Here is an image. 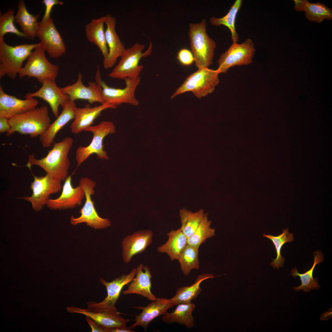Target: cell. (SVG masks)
<instances>
[{
  "mask_svg": "<svg viewBox=\"0 0 332 332\" xmlns=\"http://www.w3.org/2000/svg\"><path fill=\"white\" fill-rule=\"evenodd\" d=\"M73 143L71 137H66L55 143L46 156L39 159H36L33 153L29 155L26 166L30 169L33 165L38 166L53 178L65 181L68 176L70 162L68 156Z\"/></svg>",
  "mask_w": 332,
  "mask_h": 332,
  "instance_id": "6da1fadb",
  "label": "cell"
},
{
  "mask_svg": "<svg viewBox=\"0 0 332 332\" xmlns=\"http://www.w3.org/2000/svg\"><path fill=\"white\" fill-rule=\"evenodd\" d=\"M9 121L11 128L6 132L7 136L18 132L21 134H28L32 138L42 135L51 123L48 109L45 105L14 116Z\"/></svg>",
  "mask_w": 332,
  "mask_h": 332,
  "instance_id": "7a4b0ae2",
  "label": "cell"
},
{
  "mask_svg": "<svg viewBox=\"0 0 332 332\" xmlns=\"http://www.w3.org/2000/svg\"><path fill=\"white\" fill-rule=\"evenodd\" d=\"M206 28L204 19L200 23L189 24L191 47L196 65L198 69L208 68L212 63L216 46L215 41L207 34Z\"/></svg>",
  "mask_w": 332,
  "mask_h": 332,
  "instance_id": "3957f363",
  "label": "cell"
},
{
  "mask_svg": "<svg viewBox=\"0 0 332 332\" xmlns=\"http://www.w3.org/2000/svg\"><path fill=\"white\" fill-rule=\"evenodd\" d=\"M40 44H24L12 46L6 44L4 39H0V78L6 75L15 79L23 62Z\"/></svg>",
  "mask_w": 332,
  "mask_h": 332,
  "instance_id": "277c9868",
  "label": "cell"
},
{
  "mask_svg": "<svg viewBox=\"0 0 332 332\" xmlns=\"http://www.w3.org/2000/svg\"><path fill=\"white\" fill-rule=\"evenodd\" d=\"M145 46L143 44L136 42L132 47L126 49L109 76L113 78L124 80L139 77L143 68V65H139L140 61L142 57L149 56L152 52L151 43L148 49L144 53Z\"/></svg>",
  "mask_w": 332,
  "mask_h": 332,
  "instance_id": "5b68a950",
  "label": "cell"
},
{
  "mask_svg": "<svg viewBox=\"0 0 332 332\" xmlns=\"http://www.w3.org/2000/svg\"><path fill=\"white\" fill-rule=\"evenodd\" d=\"M219 72L208 68L199 69L189 75L178 88L171 98L186 92L191 91L199 98L212 93L219 83Z\"/></svg>",
  "mask_w": 332,
  "mask_h": 332,
  "instance_id": "8992f818",
  "label": "cell"
},
{
  "mask_svg": "<svg viewBox=\"0 0 332 332\" xmlns=\"http://www.w3.org/2000/svg\"><path fill=\"white\" fill-rule=\"evenodd\" d=\"M79 184L83 189L85 202L79 211L80 216L77 218L72 216L70 223L76 225L85 223L87 226L95 229H103L109 227L111 224L110 221L98 215L95 209L94 201L92 199L91 196L95 192L96 182L88 177H83L80 179Z\"/></svg>",
  "mask_w": 332,
  "mask_h": 332,
  "instance_id": "52a82bcc",
  "label": "cell"
},
{
  "mask_svg": "<svg viewBox=\"0 0 332 332\" xmlns=\"http://www.w3.org/2000/svg\"><path fill=\"white\" fill-rule=\"evenodd\" d=\"M45 51L41 43L31 52L26 63L18 73L21 79L25 76L28 78L34 77L42 84L47 79L55 80L58 75L59 67L48 61L45 55Z\"/></svg>",
  "mask_w": 332,
  "mask_h": 332,
  "instance_id": "ba28073f",
  "label": "cell"
},
{
  "mask_svg": "<svg viewBox=\"0 0 332 332\" xmlns=\"http://www.w3.org/2000/svg\"><path fill=\"white\" fill-rule=\"evenodd\" d=\"M96 82L101 88V96L105 103L117 107L123 103L137 106L139 101L135 96L136 89L139 84L141 78H127L124 79L126 86L123 89L109 86L101 77L99 66L98 65L95 76Z\"/></svg>",
  "mask_w": 332,
  "mask_h": 332,
  "instance_id": "9c48e42d",
  "label": "cell"
},
{
  "mask_svg": "<svg viewBox=\"0 0 332 332\" xmlns=\"http://www.w3.org/2000/svg\"><path fill=\"white\" fill-rule=\"evenodd\" d=\"M85 131L90 132L93 134V137L88 146H80L76 151V160L77 166H80L90 156L96 154L99 159H109L107 152L104 149L103 141L105 137L109 134L116 131L113 123L110 121H102L96 126H90Z\"/></svg>",
  "mask_w": 332,
  "mask_h": 332,
  "instance_id": "30bf717a",
  "label": "cell"
},
{
  "mask_svg": "<svg viewBox=\"0 0 332 332\" xmlns=\"http://www.w3.org/2000/svg\"><path fill=\"white\" fill-rule=\"evenodd\" d=\"M255 52L254 44L248 38L239 44L232 42L227 50L220 56L217 62L219 73H225L231 67L251 63Z\"/></svg>",
  "mask_w": 332,
  "mask_h": 332,
  "instance_id": "8fae6325",
  "label": "cell"
},
{
  "mask_svg": "<svg viewBox=\"0 0 332 332\" xmlns=\"http://www.w3.org/2000/svg\"><path fill=\"white\" fill-rule=\"evenodd\" d=\"M34 181L30 188L32 191L30 196H22L18 199L30 202L33 209L36 211L42 210L50 199L51 194L59 192L62 188L61 181L46 174L44 176L39 177L33 175Z\"/></svg>",
  "mask_w": 332,
  "mask_h": 332,
  "instance_id": "7c38bea8",
  "label": "cell"
},
{
  "mask_svg": "<svg viewBox=\"0 0 332 332\" xmlns=\"http://www.w3.org/2000/svg\"><path fill=\"white\" fill-rule=\"evenodd\" d=\"M136 268H133L128 274H123L112 281L108 282L102 278L99 279L100 283L107 290V296L102 301L96 302L91 301L87 302L88 309L93 311L105 310L117 311L115 304L121 292L126 285L130 283L135 276Z\"/></svg>",
  "mask_w": 332,
  "mask_h": 332,
  "instance_id": "4fadbf2b",
  "label": "cell"
},
{
  "mask_svg": "<svg viewBox=\"0 0 332 332\" xmlns=\"http://www.w3.org/2000/svg\"><path fill=\"white\" fill-rule=\"evenodd\" d=\"M42 46L49 55L54 58H58L66 51L64 41L51 18L46 22H39L36 34Z\"/></svg>",
  "mask_w": 332,
  "mask_h": 332,
  "instance_id": "5bb4252c",
  "label": "cell"
},
{
  "mask_svg": "<svg viewBox=\"0 0 332 332\" xmlns=\"http://www.w3.org/2000/svg\"><path fill=\"white\" fill-rule=\"evenodd\" d=\"M66 309L70 313L82 314L90 318L106 332H109L113 329L126 327V323L130 321L121 316L120 314L122 313L117 311H93L88 308L82 309L74 306L66 307Z\"/></svg>",
  "mask_w": 332,
  "mask_h": 332,
  "instance_id": "9a60e30c",
  "label": "cell"
},
{
  "mask_svg": "<svg viewBox=\"0 0 332 332\" xmlns=\"http://www.w3.org/2000/svg\"><path fill=\"white\" fill-rule=\"evenodd\" d=\"M42 87L34 93H27L26 98L35 97L42 98L47 102L51 108L55 117L59 115V107L62 108L69 101L68 96L64 93L55 83L54 80L47 79L43 82Z\"/></svg>",
  "mask_w": 332,
  "mask_h": 332,
  "instance_id": "2e32d148",
  "label": "cell"
},
{
  "mask_svg": "<svg viewBox=\"0 0 332 332\" xmlns=\"http://www.w3.org/2000/svg\"><path fill=\"white\" fill-rule=\"evenodd\" d=\"M85 197L82 187L79 184L76 188H73L71 176H68L65 181L61 195L57 199H49L46 205L52 210L73 208L80 205Z\"/></svg>",
  "mask_w": 332,
  "mask_h": 332,
  "instance_id": "e0dca14e",
  "label": "cell"
},
{
  "mask_svg": "<svg viewBox=\"0 0 332 332\" xmlns=\"http://www.w3.org/2000/svg\"><path fill=\"white\" fill-rule=\"evenodd\" d=\"M82 75L79 73L77 81L73 84L61 88L62 92L68 96L70 101L77 99L87 100L90 104L105 103L101 96V88L96 82H90L88 86H85L82 81Z\"/></svg>",
  "mask_w": 332,
  "mask_h": 332,
  "instance_id": "ac0fdd59",
  "label": "cell"
},
{
  "mask_svg": "<svg viewBox=\"0 0 332 332\" xmlns=\"http://www.w3.org/2000/svg\"><path fill=\"white\" fill-rule=\"evenodd\" d=\"M105 18L106 26L105 35L109 52L107 57L104 59L103 66L104 69H107L114 65L126 49L116 31V18L109 14L105 16Z\"/></svg>",
  "mask_w": 332,
  "mask_h": 332,
  "instance_id": "d6986e66",
  "label": "cell"
},
{
  "mask_svg": "<svg viewBox=\"0 0 332 332\" xmlns=\"http://www.w3.org/2000/svg\"><path fill=\"white\" fill-rule=\"evenodd\" d=\"M153 233L148 229L140 230L125 237L122 242V256L125 263L135 255L143 252L152 243Z\"/></svg>",
  "mask_w": 332,
  "mask_h": 332,
  "instance_id": "ffe728a7",
  "label": "cell"
},
{
  "mask_svg": "<svg viewBox=\"0 0 332 332\" xmlns=\"http://www.w3.org/2000/svg\"><path fill=\"white\" fill-rule=\"evenodd\" d=\"M39 103L38 101L34 97L21 100L8 95L0 86V117L9 119L36 108Z\"/></svg>",
  "mask_w": 332,
  "mask_h": 332,
  "instance_id": "44dd1931",
  "label": "cell"
},
{
  "mask_svg": "<svg viewBox=\"0 0 332 332\" xmlns=\"http://www.w3.org/2000/svg\"><path fill=\"white\" fill-rule=\"evenodd\" d=\"M173 306L170 299L158 298L146 306H135L133 308L142 311L139 314L135 316V322L128 327L132 329L140 326L146 329L153 320L164 314L169 308Z\"/></svg>",
  "mask_w": 332,
  "mask_h": 332,
  "instance_id": "7402d4cb",
  "label": "cell"
},
{
  "mask_svg": "<svg viewBox=\"0 0 332 332\" xmlns=\"http://www.w3.org/2000/svg\"><path fill=\"white\" fill-rule=\"evenodd\" d=\"M117 107L106 103L93 107L89 104L83 108L76 107L74 120L70 126L71 132L77 134L85 131L92 126L94 121L101 115L103 111L109 108L115 109Z\"/></svg>",
  "mask_w": 332,
  "mask_h": 332,
  "instance_id": "603a6c76",
  "label": "cell"
},
{
  "mask_svg": "<svg viewBox=\"0 0 332 332\" xmlns=\"http://www.w3.org/2000/svg\"><path fill=\"white\" fill-rule=\"evenodd\" d=\"M152 277L149 266L140 264L136 268L135 276L130 283L127 289L123 291V294H137L149 300H155L156 298L151 290Z\"/></svg>",
  "mask_w": 332,
  "mask_h": 332,
  "instance_id": "cb8c5ba5",
  "label": "cell"
},
{
  "mask_svg": "<svg viewBox=\"0 0 332 332\" xmlns=\"http://www.w3.org/2000/svg\"><path fill=\"white\" fill-rule=\"evenodd\" d=\"M76 108L74 101L70 100L62 108L60 114L53 122L50 123L45 132L39 136L43 147L51 146L59 131L70 121L74 119Z\"/></svg>",
  "mask_w": 332,
  "mask_h": 332,
  "instance_id": "d4e9b609",
  "label": "cell"
},
{
  "mask_svg": "<svg viewBox=\"0 0 332 332\" xmlns=\"http://www.w3.org/2000/svg\"><path fill=\"white\" fill-rule=\"evenodd\" d=\"M105 19V16L93 19L85 25V28L87 38L98 47L104 58L109 52L104 28Z\"/></svg>",
  "mask_w": 332,
  "mask_h": 332,
  "instance_id": "484cf974",
  "label": "cell"
},
{
  "mask_svg": "<svg viewBox=\"0 0 332 332\" xmlns=\"http://www.w3.org/2000/svg\"><path fill=\"white\" fill-rule=\"evenodd\" d=\"M18 7L14 22L19 25L22 32L27 38L33 39L36 36L39 26L38 19L39 14L33 15L30 14L23 0L19 1Z\"/></svg>",
  "mask_w": 332,
  "mask_h": 332,
  "instance_id": "4316f807",
  "label": "cell"
},
{
  "mask_svg": "<svg viewBox=\"0 0 332 332\" xmlns=\"http://www.w3.org/2000/svg\"><path fill=\"white\" fill-rule=\"evenodd\" d=\"M172 312H167L162 318L163 322L168 324L176 322L184 325L188 328L194 326V320L192 314L196 308L191 302L178 304Z\"/></svg>",
  "mask_w": 332,
  "mask_h": 332,
  "instance_id": "83f0119b",
  "label": "cell"
},
{
  "mask_svg": "<svg viewBox=\"0 0 332 332\" xmlns=\"http://www.w3.org/2000/svg\"><path fill=\"white\" fill-rule=\"evenodd\" d=\"M168 239L167 242L157 248L158 252L166 253L172 261L178 259L183 249L187 244L188 238L180 228L172 230L167 234Z\"/></svg>",
  "mask_w": 332,
  "mask_h": 332,
  "instance_id": "f1b7e54d",
  "label": "cell"
},
{
  "mask_svg": "<svg viewBox=\"0 0 332 332\" xmlns=\"http://www.w3.org/2000/svg\"><path fill=\"white\" fill-rule=\"evenodd\" d=\"M216 276L210 274L204 273L199 275L194 283L189 286H183L178 288L175 295L170 299L174 306L181 303L191 302L195 299L202 291L201 283L204 281Z\"/></svg>",
  "mask_w": 332,
  "mask_h": 332,
  "instance_id": "f546056e",
  "label": "cell"
},
{
  "mask_svg": "<svg viewBox=\"0 0 332 332\" xmlns=\"http://www.w3.org/2000/svg\"><path fill=\"white\" fill-rule=\"evenodd\" d=\"M313 264L309 270L304 273L300 274L298 272L297 269L295 267L291 271V275L293 277L299 276L301 281V284L300 286L293 287L294 290L298 291L301 290H302L304 291L308 292L310 291L311 289H318L320 288V286L318 282V279L317 278H314L313 274L316 265L322 263L324 258L323 254L320 250H317L313 252Z\"/></svg>",
  "mask_w": 332,
  "mask_h": 332,
  "instance_id": "4dcf8cb0",
  "label": "cell"
},
{
  "mask_svg": "<svg viewBox=\"0 0 332 332\" xmlns=\"http://www.w3.org/2000/svg\"><path fill=\"white\" fill-rule=\"evenodd\" d=\"M205 214L203 209H200L195 212L185 208L180 210L179 215L181 224L180 229L188 238L195 232Z\"/></svg>",
  "mask_w": 332,
  "mask_h": 332,
  "instance_id": "1f68e13d",
  "label": "cell"
},
{
  "mask_svg": "<svg viewBox=\"0 0 332 332\" xmlns=\"http://www.w3.org/2000/svg\"><path fill=\"white\" fill-rule=\"evenodd\" d=\"M243 1L236 0L231 6L227 14L223 17L218 18L213 17L210 19L211 25L215 26L224 25L230 30L233 42H237L239 39V35L236 30L235 22L238 13L241 7Z\"/></svg>",
  "mask_w": 332,
  "mask_h": 332,
  "instance_id": "d6a6232c",
  "label": "cell"
},
{
  "mask_svg": "<svg viewBox=\"0 0 332 332\" xmlns=\"http://www.w3.org/2000/svg\"><path fill=\"white\" fill-rule=\"evenodd\" d=\"M180 264V269L185 276L191 271L200 268L198 250L187 244L180 253L177 259Z\"/></svg>",
  "mask_w": 332,
  "mask_h": 332,
  "instance_id": "836d02e7",
  "label": "cell"
},
{
  "mask_svg": "<svg viewBox=\"0 0 332 332\" xmlns=\"http://www.w3.org/2000/svg\"><path fill=\"white\" fill-rule=\"evenodd\" d=\"M283 233L277 236L264 234L263 237L269 239L275 246L277 254L276 258L273 259L270 265L274 268L278 269L283 267L285 259L281 254V248L283 245L287 242H292L294 240L293 235L290 233L288 228L283 230Z\"/></svg>",
  "mask_w": 332,
  "mask_h": 332,
  "instance_id": "e575fe53",
  "label": "cell"
},
{
  "mask_svg": "<svg viewBox=\"0 0 332 332\" xmlns=\"http://www.w3.org/2000/svg\"><path fill=\"white\" fill-rule=\"evenodd\" d=\"M208 215L206 213L195 232L188 238L187 244L198 250L208 239L215 235V229L210 227L211 221L208 220Z\"/></svg>",
  "mask_w": 332,
  "mask_h": 332,
  "instance_id": "d590c367",
  "label": "cell"
},
{
  "mask_svg": "<svg viewBox=\"0 0 332 332\" xmlns=\"http://www.w3.org/2000/svg\"><path fill=\"white\" fill-rule=\"evenodd\" d=\"M306 18L311 21L320 23L325 19L331 20L332 10L324 4L307 2L305 10Z\"/></svg>",
  "mask_w": 332,
  "mask_h": 332,
  "instance_id": "8d00e7d4",
  "label": "cell"
},
{
  "mask_svg": "<svg viewBox=\"0 0 332 332\" xmlns=\"http://www.w3.org/2000/svg\"><path fill=\"white\" fill-rule=\"evenodd\" d=\"M14 10L10 9L4 14H0V39H4V37L6 34L11 33L21 37L26 38L22 32L15 27L14 22L15 20Z\"/></svg>",
  "mask_w": 332,
  "mask_h": 332,
  "instance_id": "74e56055",
  "label": "cell"
},
{
  "mask_svg": "<svg viewBox=\"0 0 332 332\" xmlns=\"http://www.w3.org/2000/svg\"><path fill=\"white\" fill-rule=\"evenodd\" d=\"M177 58L180 63L184 66L190 65L194 61L192 53L186 49H182L179 51L177 54Z\"/></svg>",
  "mask_w": 332,
  "mask_h": 332,
  "instance_id": "f35d334b",
  "label": "cell"
},
{
  "mask_svg": "<svg viewBox=\"0 0 332 332\" xmlns=\"http://www.w3.org/2000/svg\"><path fill=\"white\" fill-rule=\"evenodd\" d=\"M45 6V10L42 21V23L46 22L51 18L50 14L53 6L56 5H62L63 2L58 0H43L42 1Z\"/></svg>",
  "mask_w": 332,
  "mask_h": 332,
  "instance_id": "ab89813d",
  "label": "cell"
},
{
  "mask_svg": "<svg viewBox=\"0 0 332 332\" xmlns=\"http://www.w3.org/2000/svg\"><path fill=\"white\" fill-rule=\"evenodd\" d=\"M10 128L9 119L4 117H0V133L7 132L10 130Z\"/></svg>",
  "mask_w": 332,
  "mask_h": 332,
  "instance_id": "60d3db41",
  "label": "cell"
},
{
  "mask_svg": "<svg viewBox=\"0 0 332 332\" xmlns=\"http://www.w3.org/2000/svg\"><path fill=\"white\" fill-rule=\"evenodd\" d=\"M86 320L90 326L92 332H106V330L97 324L90 318L86 317Z\"/></svg>",
  "mask_w": 332,
  "mask_h": 332,
  "instance_id": "b9f144b4",
  "label": "cell"
},
{
  "mask_svg": "<svg viewBox=\"0 0 332 332\" xmlns=\"http://www.w3.org/2000/svg\"><path fill=\"white\" fill-rule=\"evenodd\" d=\"M295 5L294 10L298 11H305L308 0H294Z\"/></svg>",
  "mask_w": 332,
  "mask_h": 332,
  "instance_id": "7bdbcfd3",
  "label": "cell"
},
{
  "mask_svg": "<svg viewBox=\"0 0 332 332\" xmlns=\"http://www.w3.org/2000/svg\"><path fill=\"white\" fill-rule=\"evenodd\" d=\"M133 331L128 327H121L112 329L109 332H133Z\"/></svg>",
  "mask_w": 332,
  "mask_h": 332,
  "instance_id": "ee69618b",
  "label": "cell"
}]
</instances>
